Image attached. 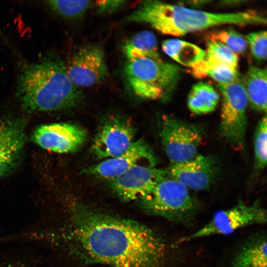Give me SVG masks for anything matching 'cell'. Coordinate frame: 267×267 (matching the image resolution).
<instances>
[{
  "label": "cell",
  "instance_id": "6da1fadb",
  "mask_svg": "<svg viewBox=\"0 0 267 267\" xmlns=\"http://www.w3.org/2000/svg\"><path fill=\"white\" fill-rule=\"evenodd\" d=\"M68 238L86 262L111 267H162L165 243L153 230L135 221L77 204L70 216Z\"/></svg>",
  "mask_w": 267,
  "mask_h": 267
},
{
  "label": "cell",
  "instance_id": "7a4b0ae2",
  "mask_svg": "<svg viewBox=\"0 0 267 267\" xmlns=\"http://www.w3.org/2000/svg\"><path fill=\"white\" fill-rule=\"evenodd\" d=\"M16 94L22 108L29 113L70 110L77 107L84 97L70 79L65 63L54 54L22 67Z\"/></svg>",
  "mask_w": 267,
  "mask_h": 267
},
{
  "label": "cell",
  "instance_id": "3957f363",
  "mask_svg": "<svg viewBox=\"0 0 267 267\" xmlns=\"http://www.w3.org/2000/svg\"><path fill=\"white\" fill-rule=\"evenodd\" d=\"M127 20L147 24L162 34L174 36L226 24L243 26L267 23L266 17L255 10L213 13L150 0L142 1Z\"/></svg>",
  "mask_w": 267,
  "mask_h": 267
},
{
  "label": "cell",
  "instance_id": "277c9868",
  "mask_svg": "<svg viewBox=\"0 0 267 267\" xmlns=\"http://www.w3.org/2000/svg\"><path fill=\"white\" fill-rule=\"evenodd\" d=\"M181 72L177 65L148 57L128 60L125 67L126 79L135 95L163 101L172 97Z\"/></svg>",
  "mask_w": 267,
  "mask_h": 267
},
{
  "label": "cell",
  "instance_id": "5b68a950",
  "mask_svg": "<svg viewBox=\"0 0 267 267\" xmlns=\"http://www.w3.org/2000/svg\"><path fill=\"white\" fill-rule=\"evenodd\" d=\"M188 189L168 176L140 201L149 213L188 224L194 219L197 209V203Z\"/></svg>",
  "mask_w": 267,
  "mask_h": 267
},
{
  "label": "cell",
  "instance_id": "8992f818",
  "mask_svg": "<svg viewBox=\"0 0 267 267\" xmlns=\"http://www.w3.org/2000/svg\"><path fill=\"white\" fill-rule=\"evenodd\" d=\"M218 87L222 94L220 134L232 148L242 150L245 143L248 104L243 78L227 84H218Z\"/></svg>",
  "mask_w": 267,
  "mask_h": 267
},
{
  "label": "cell",
  "instance_id": "52a82bcc",
  "mask_svg": "<svg viewBox=\"0 0 267 267\" xmlns=\"http://www.w3.org/2000/svg\"><path fill=\"white\" fill-rule=\"evenodd\" d=\"M158 133L171 164L182 163L198 155L203 133L196 125L164 115L159 122Z\"/></svg>",
  "mask_w": 267,
  "mask_h": 267
},
{
  "label": "cell",
  "instance_id": "ba28073f",
  "mask_svg": "<svg viewBox=\"0 0 267 267\" xmlns=\"http://www.w3.org/2000/svg\"><path fill=\"white\" fill-rule=\"evenodd\" d=\"M266 222L265 209L256 203L247 205L240 201L230 209L217 212L207 224L191 234L179 238L176 243L180 244L214 235H227L247 226L264 224Z\"/></svg>",
  "mask_w": 267,
  "mask_h": 267
},
{
  "label": "cell",
  "instance_id": "9c48e42d",
  "mask_svg": "<svg viewBox=\"0 0 267 267\" xmlns=\"http://www.w3.org/2000/svg\"><path fill=\"white\" fill-rule=\"evenodd\" d=\"M135 128L128 119L109 115L102 121L91 146L98 159L105 160L125 152L134 142Z\"/></svg>",
  "mask_w": 267,
  "mask_h": 267
},
{
  "label": "cell",
  "instance_id": "30bf717a",
  "mask_svg": "<svg viewBox=\"0 0 267 267\" xmlns=\"http://www.w3.org/2000/svg\"><path fill=\"white\" fill-rule=\"evenodd\" d=\"M66 67L70 79L78 88L97 85L108 73L104 52L96 45H88L79 48Z\"/></svg>",
  "mask_w": 267,
  "mask_h": 267
},
{
  "label": "cell",
  "instance_id": "8fae6325",
  "mask_svg": "<svg viewBox=\"0 0 267 267\" xmlns=\"http://www.w3.org/2000/svg\"><path fill=\"white\" fill-rule=\"evenodd\" d=\"M156 156L148 143L139 139L122 154L90 166L86 174L111 180L136 166L156 167Z\"/></svg>",
  "mask_w": 267,
  "mask_h": 267
},
{
  "label": "cell",
  "instance_id": "7c38bea8",
  "mask_svg": "<svg viewBox=\"0 0 267 267\" xmlns=\"http://www.w3.org/2000/svg\"><path fill=\"white\" fill-rule=\"evenodd\" d=\"M168 176L167 170L156 167L136 166L110 180L117 195L131 201L140 200Z\"/></svg>",
  "mask_w": 267,
  "mask_h": 267
},
{
  "label": "cell",
  "instance_id": "4fadbf2b",
  "mask_svg": "<svg viewBox=\"0 0 267 267\" xmlns=\"http://www.w3.org/2000/svg\"><path fill=\"white\" fill-rule=\"evenodd\" d=\"M87 136L83 128L72 124L52 123L37 128L32 135L33 141L42 148L58 153L77 150Z\"/></svg>",
  "mask_w": 267,
  "mask_h": 267
},
{
  "label": "cell",
  "instance_id": "5bb4252c",
  "mask_svg": "<svg viewBox=\"0 0 267 267\" xmlns=\"http://www.w3.org/2000/svg\"><path fill=\"white\" fill-rule=\"evenodd\" d=\"M218 166L212 156L198 154L190 160L171 164L167 171L170 177L187 188L200 191L211 185L218 174Z\"/></svg>",
  "mask_w": 267,
  "mask_h": 267
},
{
  "label": "cell",
  "instance_id": "9a60e30c",
  "mask_svg": "<svg viewBox=\"0 0 267 267\" xmlns=\"http://www.w3.org/2000/svg\"><path fill=\"white\" fill-rule=\"evenodd\" d=\"M21 119L0 120V178L16 166L24 148L25 127Z\"/></svg>",
  "mask_w": 267,
  "mask_h": 267
},
{
  "label": "cell",
  "instance_id": "2e32d148",
  "mask_svg": "<svg viewBox=\"0 0 267 267\" xmlns=\"http://www.w3.org/2000/svg\"><path fill=\"white\" fill-rule=\"evenodd\" d=\"M266 68L250 67L243 78L248 103L254 110L259 112L267 111V74Z\"/></svg>",
  "mask_w": 267,
  "mask_h": 267
},
{
  "label": "cell",
  "instance_id": "e0dca14e",
  "mask_svg": "<svg viewBox=\"0 0 267 267\" xmlns=\"http://www.w3.org/2000/svg\"><path fill=\"white\" fill-rule=\"evenodd\" d=\"M267 241L265 233L250 238L236 253L232 267H267Z\"/></svg>",
  "mask_w": 267,
  "mask_h": 267
},
{
  "label": "cell",
  "instance_id": "ac0fdd59",
  "mask_svg": "<svg viewBox=\"0 0 267 267\" xmlns=\"http://www.w3.org/2000/svg\"><path fill=\"white\" fill-rule=\"evenodd\" d=\"M163 51L178 63L192 67L205 59L206 51L197 45L176 39L164 41L162 43Z\"/></svg>",
  "mask_w": 267,
  "mask_h": 267
},
{
  "label": "cell",
  "instance_id": "d6986e66",
  "mask_svg": "<svg viewBox=\"0 0 267 267\" xmlns=\"http://www.w3.org/2000/svg\"><path fill=\"white\" fill-rule=\"evenodd\" d=\"M219 99V93L211 84L199 82L193 85L188 93L187 106L194 114H206L215 110Z\"/></svg>",
  "mask_w": 267,
  "mask_h": 267
},
{
  "label": "cell",
  "instance_id": "ffe728a7",
  "mask_svg": "<svg viewBox=\"0 0 267 267\" xmlns=\"http://www.w3.org/2000/svg\"><path fill=\"white\" fill-rule=\"evenodd\" d=\"M123 51L128 60L143 57L161 59L155 35L146 30L137 33L128 40L123 46Z\"/></svg>",
  "mask_w": 267,
  "mask_h": 267
},
{
  "label": "cell",
  "instance_id": "44dd1931",
  "mask_svg": "<svg viewBox=\"0 0 267 267\" xmlns=\"http://www.w3.org/2000/svg\"><path fill=\"white\" fill-rule=\"evenodd\" d=\"M191 68L192 75L198 79L209 76L219 85L233 82L241 77L238 68H234L205 58Z\"/></svg>",
  "mask_w": 267,
  "mask_h": 267
},
{
  "label": "cell",
  "instance_id": "7402d4cb",
  "mask_svg": "<svg viewBox=\"0 0 267 267\" xmlns=\"http://www.w3.org/2000/svg\"><path fill=\"white\" fill-rule=\"evenodd\" d=\"M45 3L50 11L66 20L81 19L92 4L90 0H52Z\"/></svg>",
  "mask_w": 267,
  "mask_h": 267
},
{
  "label": "cell",
  "instance_id": "603a6c76",
  "mask_svg": "<svg viewBox=\"0 0 267 267\" xmlns=\"http://www.w3.org/2000/svg\"><path fill=\"white\" fill-rule=\"evenodd\" d=\"M208 38V41L222 43L236 54H242L247 49V39L233 29L216 30L210 33Z\"/></svg>",
  "mask_w": 267,
  "mask_h": 267
},
{
  "label": "cell",
  "instance_id": "cb8c5ba5",
  "mask_svg": "<svg viewBox=\"0 0 267 267\" xmlns=\"http://www.w3.org/2000/svg\"><path fill=\"white\" fill-rule=\"evenodd\" d=\"M205 58L238 68V58L237 54L218 41H208Z\"/></svg>",
  "mask_w": 267,
  "mask_h": 267
},
{
  "label": "cell",
  "instance_id": "d4e9b609",
  "mask_svg": "<svg viewBox=\"0 0 267 267\" xmlns=\"http://www.w3.org/2000/svg\"><path fill=\"white\" fill-rule=\"evenodd\" d=\"M267 124L265 114L257 126L254 141L255 166L259 170H264L267 165Z\"/></svg>",
  "mask_w": 267,
  "mask_h": 267
},
{
  "label": "cell",
  "instance_id": "484cf974",
  "mask_svg": "<svg viewBox=\"0 0 267 267\" xmlns=\"http://www.w3.org/2000/svg\"><path fill=\"white\" fill-rule=\"evenodd\" d=\"M246 39L253 57L258 62L265 61L267 52V31L261 30L250 33Z\"/></svg>",
  "mask_w": 267,
  "mask_h": 267
},
{
  "label": "cell",
  "instance_id": "4316f807",
  "mask_svg": "<svg viewBox=\"0 0 267 267\" xmlns=\"http://www.w3.org/2000/svg\"><path fill=\"white\" fill-rule=\"evenodd\" d=\"M128 1L116 0H97L94 5L97 12L101 14L110 13L115 11L127 4Z\"/></svg>",
  "mask_w": 267,
  "mask_h": 267
},
{
  "label": "cell",
  "instance_id": "83f0119b",
  "mask_svg": "<svg viewBox=\"0 0 267 267\" xmlns=\"http://www.w3.org/2000/svg\"><path fill=\"white\" fill-rule=\"evenodd\" d=\"M0 267H15L13 264L10 263L0 265Z\"/></svg>",
  "mask_w": 267,
  "mask_h": 267
}]
</instances>
